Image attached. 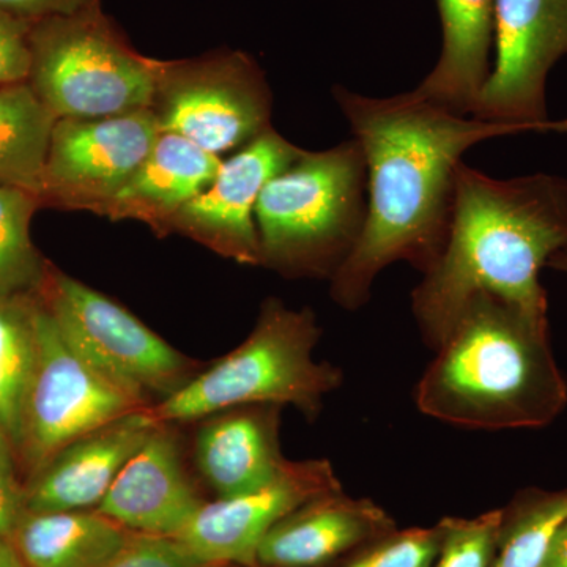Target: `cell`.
<instances>
[{
  "instance_id": "1",
  "label": "cell",
  "mask_w": 567,
  "mask_h": 567,
  "mask_svg": "<svg viewBox=\"0 0 567 567\" xmlns=\"http://www.w3.org/2000/svg\"><path fill=\"white\" fill-rule=\"evenodd\" d=\"M333 96L368 166L364 233L330 281L334 303L358 311L390 265L404 260L424 275L440 259L453 221L457 167L470 147L543 130L456 114L415 91L372 99L336 85Z\"/></svg>"
},
{
  "instance_id": "2",
  "label": "cell",
  "mask_w": 567,
  "mask_h": 567,
  "mask_svg": "<svg viewBox=\"0 0 567 567\" xmlns=\"http://www.w3.org/2000/svg\"><path fill=\"white\" fill-rule=\"evenodd\" d=\"M565 248V177L535 174L498 181L458 164L450 237L412 292L413 317L425 346L439 349L468 301L483 292L548 322L540 268Z\"/></svg>"
},
{
  "instance_id": "3",
  "label": "cell",
  "mask_w": 567,
  "mask_h": 567,
  "mask_svg": "<svg viewBox=\"0 0 567 567\" xmlns=\"http://www.w3.org/2000/svg\"><path fill=\"white\" fill-rule=\"evenodd\" d=\"M415 390L424 415L476 431L537 429L566 409L548 322L492 293L465 306Z\"/></svg>"
},
{
  "instance_id": "4",
  "label": "cell",
  "mask_w": 567,
  "mask_h": 567,
  "mask_svg": "<svg viewBox=\"0 0 567 567\" xmlns=\"http://www.w3.org/2000/svg\"><path fill=\"white\" fill-rule=\"evenodd\" d=\"M260 267L289 279H328L368 221V166L357 137L303 155L265 185L254 210Z\"/></svg>"
},
{
  "instance_id": "5",
  "label": "cell",
  "mask_w": 567,
  "mask_h": 567,
  "mask_svg": "<svg viewBox=\"0 0 567 567\" xmlns=\"http://www.w3.org/2000/svg\"><path fill=\"white\" fill-rule=\"evenodd\" d=\"M322 328L309 308L267 298L251 333L233 352L205 364L178 393L148 406L158 424L188 425L230 406L293 405L315 421L324 398L344 382L341 369L315 360Z\"/></svg>"
},
{
  "instance_id": "6",
  "label": "cell",
  "mask_w": 567,
  "mask_h": 567,
  "mask_svg": "<svg viewBox=\"0 0 567 567\" xmlns=\"http://www.w3.org/2000/svg\"><path fill=\"white\" fill-rule=\"evenodd\" d=\"M29 84L58 118L151 110L158 62L130 47L102 7L32 24Z\"/></svg>"
},
{
  "instance_id": "7",
  "label": "cell",
  "mask_w": 567,
  "mask_h": 567,
  "mask_svg": "<svg viewBox=\"0 0 567 567\" xmlns=\"http://www.w3.org/2000/svg\"><path fill=\"white\" fill-rule=\"evenodd\" d=\"M37 297L66 344L144 405L178 393L205 368L117 301L51 265Z\"/></svg>"
},
{
  "instance_id": "8",
  "label": "cell",
  "mask_w": 567,
  "mask_h": 567,
  "mask_svg": "<svg viewBox=\"0 0 567 567\" xmlns=\"http://www.w3.org/2000/svg\"><path fill=\"white\" fill-rule=\"evenodd\" d=\"M151 110L162 132L181 134L218 156L274 128L270 85L244 51L159 61Z\"/></svg>"
},
{
  "instance_id": "9",
  "label": "cell",
  "mask_w": 567,
  "mask_h": 567,
  "mask_svg": "<svg viewBox=\"0 0 567 567\" xmlns=\"http://www.w3.org/2000/svg\"><path fill=\"white\" fill-rule=\"evenodd\" d=\"M37 354L17 454L28 480L62 447L102 425L148 409L74 352L35 295Z\"/></svg>"
},
{
  "instance_id": "10",
  "label": "cell",
  "mask_w": 567,
  "mask_h": 567,
  "mask_svg": "<svg viewBox=\"0 0 567 567\" xmlns=\"http://www.w3.org/2000/svg\"><path fill=\"white\" fill-rule=\"evenodd\" d=\"M495 59L473 117L567 133L548 121L547 78L567 55V0H495Z\"/></svg>"
},
{
  "instance_id": "11",
  "label": "cell",
  "mask_w": 567,
  "mask_h": 567,
  "mask_svg": "<svg viewBox=\"0 0 567 567\" xmlns=\"http://www.w3.org/2000/svg\"><path fill=\"white\" fill-rule=\"evenodd\" d=\"M159 133L152 110L102 118H59L41 203L100 215L140 169Z\"/></svg>"
},
{
  "instance_id": "12",
  "label": "cell",
  "mask_w": 567,
  "mask_h": 567,
  "mask_svg": "<svg viewBox=\"0 0 567 567\" xmlns=\"http://www.w3.org/2000/svg\"><path fill=\"white\" fill-rule=\"evenodd\" d=\"M303 152L275 128L260 134L223 162L212 185L167 219L159 235L177 233L219 256L257 267V200L265 185L292 166Z\"/></svg>"
},
{
  "instance_id": "13",
  "label": "cell",
  "mask_w": 567,
  "mask_h": 567,
  "mask_svg": "<svg viewBox=\"0 0 567 567\" xmlns=\"http://www.w3.org/2000/svg\"><path fill=\"white\" fill-rule=\"evenodd\" d=\"M341 488L328 458L289 461L259 491L233 498H212L177 539L204 561L257 565L260 543L279 520L309 499Z\"/></svg>"
},
{
  "instance_id": "14",
  "label": "cell",
  "mask_w": 567,
  "mask_h": 567,
  "mask_svg": "<svg viewBox=\"0 0 567 567\" xmlns=\"http://www.w3.org/2000/svg\"><path fill=\"white\" fill-rule=\"evenodd\" d=\"M182 427L156 424L96 511L132 533L181 536L210 502L188 457Z\"/></svg>"
},
{
  "instance_id": "15",
  "label": "cell",
  "mask_w": 567,
  "mask_h": 567,
  "mask_svg": "<svg viewBox=\"0 0 567 567\" xmlns=\"http://www.w3.org/2000/svg\"><path fill=\"white\" fill-rule=\"evenodd\" d=\"M281 413L276 404L238 405L193 423V466L213 498L259 491L282 472L289 458L279 439Z\"/></svg>"
},
{
  "instance_id": "16",
  "label": "cell",
  "mask_w": 567,
  "mask_h": 567,
  "mask_svg": "<svg viewBox=\"0 0 567 567\" xmlns=\"http://www.w3.org/2000/svg\"><path fill=\"white\" fill-rule=\"evenodd\" d=\"M156 424L147 409L140 410L62 447L25 480V509L29 513L96 509Z\"/></svg>"
},
{
  "instance_id": "17",
  "label": "cell",
  "mask_w": 567,
  "mask_h": 567,
  "mask_svg": "<svg viewBox=\"0 0 567 567\" xmlns=\"http://www.w3.org/2000/svg\"><path fill=\"white\" fill-rule=\"evenodd\" d=\"M395 528L382 506L341 488L309 499L279 520L260 543L257 565L331 567Z\"/></svg>"
},
{
  "instance_id": "18",
  "label": "cell",
  "mask_w": 567,
  "mask_h": 567,
  "mask_svg": "<svg viewBox=\"0 0 567 567\" xmlns=\"http://www.w3.org/2000/svg\"><path fill=\"white\" fill-rule=\"evenodd\" d=\"M223 159L181 134L159 133L147 158L100 215L164 224L215 181Z\"/></svg>"
},
{
  "instance_id": "19",
  "label": "cell",
  "mask_w": 567,
  "mask_h": 567,
  "mask_svg": "<svg viewBox=\"0 0 567 567\" xmlns=\"http://www.w3.org/2000/svg\"><path fill=\"white\" fill-rule=\"evenodd\" d=\"M442 51L415 89L424 99L462 115H473L491 76L495 0H435Z\"/></svg>"
},
{
  "instance_id": "20",
  "label": "cell",
  "mask_w": 567,
  "mask_h": 567,
  "mask_svg": "<svg viewBox=\"0 0 567 567\" xmlns=\"http://www.w3.org/2000/svg\"><path fill=\"white\" fill-rule=\"evenodd\" d=\"M132 536L96 509L28 511L11 543L28 567H104Z\"/></svg>"
},
{
  "instance_id": "21",
  "label": "cell",
  "mask_w": 567,
  "mask_h": 567,
  "mask_svg": "<svg viewBox=\"0 0 567 567\" xmlns=\"http://www.w3.org/2000/svg\"><path fill=\"white\" fill-rule=\"evenodd\" d=\"M58 121L28 81L0 85V186L32 194L41 204Z\"/></svg>"
},
{
  "instance_id": "22",
  "label": "cell",
  "mask_w": 567,
  "mask_h": 567,
  "mask_svg": "<svg viewBox=\"0 0 567 567\" xmlns=\"http://www.w3.org/2000/svg\"><path fill=\"white\" fill-rule=\"evenodd\" d=\"M35 354V295L0 298V427L14 450Z\"/></svg>"
},
{
  "instance_id": "23",
  "label": "cell",
  "mask_w": 567,
  "mask_h": 567,
  "mask_svg": "<svg viewBox=\"0 0 567 567\" xmlns=\"http://www.w3.org/2000/svg\"><path fill=\"white\" fill-rule=\"evenodd\" d=\"M567 520V491L527 488L503 507L492 567H540L551 537Z\"/></svg>"
},
{
  "instance_id": "24",
  "label": "cell",
  "mask_w": 567,
  "mask_h": 567,
  "mask_svg": "<svg viewBox=\"0 0 567 567\" xmlns=\"http://www.w3.org/2000/svg\"><path fill=\"white\" fill-rule=\"evenodd\" d=\"M39 205L32 194L0 186V298L32 297L44 281L48 264L31 238Z\"/></svg>"
},
{
  "instance_id": "25",
  "label": "cell",
  "mask_w": 567,
  "mask_h": 567,
  "mask_svg": "<svg viewBox=\"0 0 567 567\" xmlns=\"http://www.w3.org/2000/svg\"><path fill=\"white\" fill-rule=\"evenodd\" d=\"M502 520L503 507L472 518L443 517L436 524L440 546L432 567H492Z\"/></svg>"
},
{
  "instance_id": "26",
  "label": "cell",
  "mask_w": 567,
  "mask_h": 567,
  "mask_svg": "<svg viewBox=\"0 0 567 567\" xmlns=\"http://www.w3.org/2000/svg\"><path fill=\"white\" fill-rule=\"evenodd\" d=\"M439 546V525L395 528L357 548L331 567H432Z\"/></svg>"
},
{
  "instance_id": "27",
  "label": "cell",
  "mask_w": 567,
  "mask_h": 567,
  "mask_svg": "<svg viewBox=\"0 0 567 567\" xmlns=\"http://www.w3.org/2000/svg\"><path fill=\"white\" fill-rule=\"evenodd\" d=\"M104 567H229L204 561L177 537L133 533L125 547Z\"/></svg>"
},
{
  "instance_id": "28",
  "label": "cell",
  "mask_w": 567,
  "mask_h": 567,
  "mask_svg": "<svg viewBox=\"0 0 567 567\" xmlns=\"http://www.w3.org/2000/svg\"><path fill=\"white\" fill-rule=\"evenodd\" d=\"M17 450L0 427V535L11 540L25 509V480H21Z\"/></svg>"
},
{
  "instance_id": "29",
  "label": "cell",
  "mask_w": 567,
  "mask_h": 567,
  "mask_svg": "<svg viewBox=\"0 0 567 567\" xmlns=\"http://www.w3.org/2000/svg\"><path fill=\"white\" fill-rule=\"evenodd\" d=\"M32 24L0 11V85L25 82L31 73Z\"/></svg>"
},
{
  "instance_id": "30",
  "label": "cell",
  "mask_w": 567,
  "mask_h": 567,
  "mask_svg": "<svg viewBox=\"0 0 567 567\" xmlns=\"http://www.w3.org/2000/svg\"><path fill=\"white\" fill-rule=\"evenodd\" d=\"M99 7H102V0H0L2 13L29 24L52 18L74 17Z\"/></svg>"
},
{
  "instance_id": "31",
  "label": "cell",
  "mask_w": 567,
  "mask_h": 567,
  "mask_svg": "<svg viewBox=\"0 0 567 567\" xmlns=\"http://www.w3.org/2000/svg\"><path fill=\"white\" fill-rule=\"evenodd\" d=\"M540 567H567V520L563 522L551 537Z\"/></svg>"
},
{
  "instance_id": "32",
  "label": "cell",
  "mask_w": 567,
  "mask_h": 567,
  "mask_svg": "<svg viewBox=\"0 0 567 567\" xmlns=\"http://www.w3.org/2000/svg\"><path fill=\"white\" fill-rule=\"evenodd\" d=\"M0 567H28L22 561L13 543L2 535H0Z\"/></svg>"
},
{
  "instance_id": "33",
  "label": "cell",
  "mask_w": 567,
  "mask_h": 567,
  "mask_svg": "<svg viewBox=\"0 0 567 567\" xmlns=\"http://www.w3.org/2000/svg\"><path fill=\"white\" fill-rule=\"evenodd\" d=\"M547 267L554 268V270L557 271H563V274H567V248L555 252L554 256L548 259Z\"/></svg>"
},
{
  "instance_id": "34",
  "label": "cell",
  "mask_w": 567,
  "mask_h": 567,
  "mask_svg": "<svg viewBox=\"0 0 567 567\" xmlns=\"http://www.w3.org/2000/svg\"><path fill=\"white\" fill-rule=\"evenodd\" d=\"M229 567H265V566L251 565V566H229Z\"/></svg>"
}]
</instances>
